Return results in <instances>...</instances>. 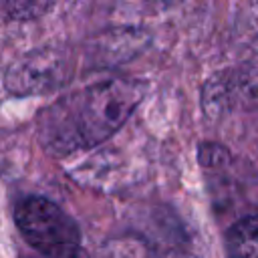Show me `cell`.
Returning <instances> with one entry per match:
<instances>
[{
  "mask_svg": "<svg viewBox=\"0 0 258 258\" xmlns=\"http://www.w3.org/2000/svg\"><path fill=\"white\" fill-rule=\"evenodd\" d=\"M143 95L141 81L111 79L87 85L40 113L38 141L54 157L95 147L129 119Z\"/></svg>",
  "mask_w": 258,
  "mask_h": 258,
  "instance_id": "1",
  "label": "cell"
},
{
  "mask_svg": "<svg viewBox=\"0 0 258 258\" xmlns=\"http://www.w3.org/2000/svg\"><path fill=\"white\" fill-rule=\"evenodd\" d=\"M16 226L24 240L48 258H79L83 236L77 222L54 202L30 196L14 212Z\"/></svg>",
  "mask_w": 258,
  "mask_h": 258,
  "instance_id": "2",
  "label": "cell"
},
{
  "mask_svg": "<svg viewBox=\"0 0 258 258\" xmlns=\"http://www.w3.org/2000/svg\"><path fill=\"white\" fill-rule=\"evenodd\" d=\"M69 75V62L60 50L42 48L22 56L6 73V91L12 95H36L56 89Z\"/></svg>",
  "mask_w": 258,
  "mask_h": 258,
  "instance_id": "3",
  "label": "cell"
},
{
  "mask_svg": "<svg viewBox=\"0 0 258 258\" xmlns=\"http://www.w3.org/2000/svg\"><path fill=\"white\" fill-rule=\"evenodd\" d=\"M228 258H258V216L236 222L226 240Z\"/></svg>",
  "mask_w": 258,
  "mask_h": 258,
  "instance_id": "4",
  "label": "cell"
},
{
  "mask_svg": "<svg viewBox=\"0 0 258 258\" xmlns=\"http://www.w3.org/2000/svg\"><path fill=\"white\" fill-rule=\"evenodd\" d=\"M50 8H52L50 2H8V4H4V10L8 12V16L20 18V20L22 18H36Z\"/></svg>",
  "mask_w": 258,
  "mask_h": 258,
  "instance_id": "5",
  "label": "cell"
}]
</instances>
